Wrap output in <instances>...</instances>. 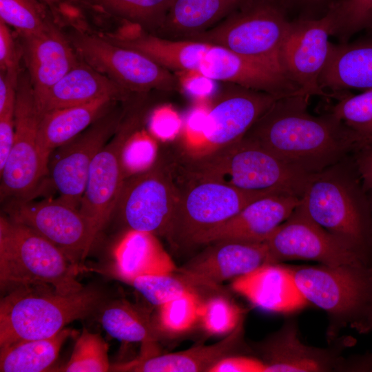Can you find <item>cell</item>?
I'll list each match as a JSON object with an SVG mask.
<instances>
[{
    "label": "cell",
    "mask_w": 372,
    "mask_h": 372,
    "mask_svg": "<svg viewBox=\"0 0 372 372\" xmlns=\"http://www.w3.org/2000/svg\"><path fill=\"white\" fill-rule=\"evenodd\" d=\"M265 242L270 263L302 260L325 265H369L344 242L315 222L302 201Z\"/></svg>",
    "instance_id": "12"
},
{
    "label": "cell",
    "mask_w": 372,
    "mask_h": 372,
    "mask_svg": "<svg viewBox=\"0 0 372 372\" xmlns=\"http://www.w3.org/2000/svg\"><path fill=\"white\" fill-rule=\"evenodd\" d=\"M371 207V235H372V194H368Z\"/></svg>",
    "instance_id": "50"
},
{
    "label": "cell",
    "mask_w": 372,
    "mask_h": 372,
    "mask_svg": "<svg viewBox=\"0 0 372 372\" xmlns=\"http://www.w3.org/2000/svg\"><path fill=\"white\" fill-rule=\"evenodd\" d=\"M302 3L307 4V5H318L320 3H322L324 2L326 0H299Z\"/></svg>",
    "instance_id": "49"
},
{
    "label": "cell",
    "mask_w": 372,
    "mask_h": 372,
    "mask_svg": "<svg viewBox=\"0 0 372 372\" xmlns=\"http://www.w3.org/2000/svg\"><path fill=\"white\" fill-rule=\"evenodd\" d=\"M301 294L328 314L329 335L351 327L372 307V265L289 267Z\"/></svg>",
    "instance_id": "7"
},
{
    "label": "cell",
    "mask_w": 372,
    "mask_h": 372,
    "mask_svg": "<svg viewBox=\"0 0 372 372\" xmlns=\"http://www.w3.org/2000/svg\"><path fill=\"white\" fill-rule=\"evenodd\" d=\"M149 274L136 277L127 283L153 305L161 304L188 291H196L179 274Z\"/></svg>",
    "instance_id": "38"
},
{
    "label": "cell",
    "mask_w": 372,
    "mask_h": 372,
    "mask_svg": "<svg viewBox=\"0 0 372 372\" xmlns=\"http://www.w3.org/2000/svg\"><path fill=\"white\" fill-rule=\"evenodd\" d=\"M115 101L110 97H102L85 104L43 114L38 131V145L43 156L49 161L55 149L86 130L104 114Z\"/></svg>",
    "instance_id": "28"
},
{
    "label": "cell",
    "mask_w": 372,
    "mask_h": 372,
    "mask_svg": "<svg viewBox=\"0 0 372 372\" xmlns=\"http://www.w3.org/2000/svg\"><path fill=\"white\" fill-rule=\"evenodd\" d=\"M120 120L117 113L107 111L86 130L51 153L48 175L60 198L79 207L91 164L117 131Z\"/></svg>",
    "instance_id": "17"
},
{
    "label": "cell",
    "mask_w": 372,
    "mask_h": 372,
    "mask_svg": "<svg viewBox=\"0 0 372 372\" xmlns=\"http://www.w3.org/2000/svg\"><path fill=\"white\" fill-rule=\"evenodd\" d=\"M177 272L192 287L214 289L269 262L265 242L224 240L208 244Z\"/></svg>",
    "instance_id": "19"
},
{
    "label": "cell",
    "mask_w": 372,
    "mask_h": 372,
    "mask_svg": "<svg viewBox=\"0 0 372 372\" xmlns=\"http://www.w3.org/2000/svg\"><path fill=\"white\" fill-rule=\"evenodd\" d=\"M208 372H265V365L258 358L231 355L216 362Z\"/></svg>",
    "instance_id": "45"
},
{
    "label": "cell",
    "mask_w": 372,
    "mask_h": 372,
    "mask_svg": "<svg viewBox=\"0 0 372 372\" xmlns=\"http://www.w3.org/2000/svg\"><path fill=\"white\" fill-rule=\"evenodd\" d=\"M331 35L344 43L354 34L372 30V0H338L330 4Z\"/></svg>",
    "instance_id": "33"
},
{
    "label": "cell",
    "mask_w": 372,
    "mask_h": 372,
    "mask_svg": "<svg viewBox=\"0 0 372 372\" xmlns=\"http://www.w3.org/2000/svg\"><path fill=\"white\" fill-rule=\"evenodd\" d=\"M179 196L169 171L151 166L125 179L116 209L130 230L166 236Z\"/></svg>",
    "instance_id": "14"
},
{
    "label": "cell",
    "mask_w": 372,
    "mask_h": 372,
    "mask_svg": "<svg viewBox=\"0 0 372 372\" xmlns=\"http://www.w3.org/2000/svg\"><path fill=\"white\" fill-rule=\"evenodd\" d=\"M242 320L241 309L227 298L215 296L200 303L198 322L209 335H227Z\"/></svg>",
    "instance_id": "39"
},
{
    "label": "cell",
    "mask_w": 372,
    "mask_h": 372,
    "mask_svg": "<svg viewBox=\"0 0 372 372\" xmlns=\"http://www.w3.org/2000/svg\"><path fill=\"white\" fill-rule=\"evenodd\" d=\"M231 289L254 306L269 312L289 314L309 303L299 291L289 267L265 263L231 282Z\"/></svg>",
    "instance_id": "23"
},
{
    "label": "cell",
    "mask_w": 372,
    "mask_h": 372,
    "mask_svg": "<svg viewBox=\"0 0 372 372\" xmlns=\"http://www.w3.org/2000/svg\"><path fill=\"white\" fill-rule=\"evenodd\" d=\"M138 122L135 116L120 125L91 164L79 209L93 242L116 208L127 177L123 151Z\"/></svg>",
    "instance_id": "13"
},
{
    "label": "cell",
    "mask_w": 372,
    "mask_h": 372,
    "mask_svg": "<svg viewBox=\"0 0 372 372\" xmlns=\"http://www.w3.org/2000/svg\"><path fill=\"white\" fill-rule=\"evenodd\" d=\"M187 175L241 190L289 194L302 199L312 174L285 162L256 142L244 136L207 154L192 157Z\"/></svg>",
    "instance_id": "4"
},
{
    "label": "cell",
    "mask_w": 372,
    "mask_h": 372,
    "mask_svg": "<svg viewBox=\"0 0 372 372\" xmlns=\"http://www.w3.org/2000/svg\"><path fill=\"white\" fill-rule=\"evenodd\" d=\"M41 114L27 72L20 74L16 93L14 138L0 171L1 200L22 198L33 192L48 173V161L38 145Z\"/></svg>",
    "instance_id": "9"
},
{
    "label": "cell",
    "mask_w": 372,
    "mask_h": 372,
    "mask_svg": "<svg viewBox=\"0 0 372 372\" xmlns=\"http://www.w3.org/2000/svg\"><path fill=\"white\" fill-rule=\"evenodd\" d=\"M246 0H172L162 21L172 32L191 35L205 31Z\"/></svg>",
    "instance_id": "29"
},
{
    "label": "cell",
    "mask_w": 372,
    "mask_h": 372,
    "mask_svg": "<svg viewBox=\"0 0 372 372\" xmlns=\"http://www.w3.org/2000/svg\"><path fill=\"white\" fill-rule=\"evenodd\" d=\"M279 98L268 92L233 84L209 105L196 143L202 147L192 157L207 154L242 138Z\"/></svg>",
    "instance_id": "18"
},
{
    "label": "cell",
    "mask_w": 372,
    "mask_h": 372,
    "mask_svg": "<svg viewBox=\"0 0 372 372\" xmlns=\"http://www.w3.org/2000/svg\"><path fill=\"white\" fill-rule=\"evenodd\" d=\"M38 1L43 3L44 4L50 7L57 6L61 1V0H38Z\"/></svg>",
    "instance_id": "48"
},
{
    "label": "cell",
    "mask_w": 372,
    "mask_h": 372,
    "mask_svg": "<svg viewBox=\"0 0 372 372\" xmlns=\"http://www.w3.org/2000/svg\"><path fill=\"white\" fill-rule=\"evenodd\" d=\"M152 131L159 138H174L181 130L183 121L180 114L170 106L157 109L151 118Z\"/></svg>",
    "instance_id": "43"
},
{
    "label": "cell",
    "mask_w": 372,
    "mask_h": 372,
    "mask_svg": "<svg viewBox=\"0 0 372 372\" xmlns=\"http://www.w3.org/2000/svg\"><path fill=\"white\" fill-rule=\"evenodd\" d=\"M16 99L0 107V171L10 155L14 138Z\"/></svg>",
    "instance_id": "44"
},
{
    "label": "cell",
    "mask_w": 372,
    "mask_h": 372,
    "mask_svg": "<svg viewBox=\"0 0 372 372\" xmlns=\"http://www.w3.org/2000/svg\"><path fill=\"white\" fill-rule=\"evenodd\" d=\"M78 265L59 248L25 225L0 218V286L1 289L44 285L63 293L83 287L77 280Z\"/></svg>",
    "instance_id": "6"
},
{
    "label": "cell",
    "mask_w": 372,
    "mask_h": 372,
    "mask_svg": "<svg viewBox=\"0 0 372 372\" xmlns=\"http://www.w3.org/2000/svg\"><path fill=\"white\" fill-rule=\"evenodd\" d=\"M116 276L128 282L145 275L177 272L178 268L154 234L130 230L114 254Z\"/></svg>",
    "instance_id": "27"
},
{
    "label": "cell",
    "mask_w": 372,
    "mask_h": 372,
    "mask_svg": "<svg viewBox=\"0 0 372 372\" xmlns=\"http://www.w3.org/2000/svg\"><path fill=\"white\" fill-rule=\"evenodd\" d=\"M243 320L222 340L210 344L158 355H145L129 362L116 364L110 369L133 372L209 371L221 359L232 355L242 342Z\"/></svg>",
    "instance_id": "24"
},
{
    "label": "cell",
    "mask_w": 372,
    "mask_h": 372,
    "mask_svg": "<svg viewBox=\"0 0 372 372\" xmlns=\"http://www.w3.org/2000/svg\"><path fill=\"white\" fill-rule=\"evenodd\" d=\"M351 327L360 333L372 331V307Z\"/></svg>",
    "instance_id": "47"
},
{
    "label": "cell",
    "mask_w": 372,
    "mask_h": 372,
    "mask_svg": "<svg viewBox=\"0 0 372 372\" xmlns=\"http://www.w3.org/2000/svg\"><path fill=\"white\" fill-rule=\"evenodd\" d=\"M8 213L10 218L56 245L75 264L85 258L94 243L79 207L60 197L37 202L14 198Z\"/></svg>",
    "instance_id": "16"
},
{
    "label": "cell",
    "mask_w": 372,
    "mask_h": 372,
    "mask_svg": "<svg viewBox=\"0 0 372 372\" xmlns=\"http://www.w3.org/2000/svg\"><path fill=\"white\" fill-rule=\"evenodd\" d=\"M269 194H275L247 192L213 181H194L180 192L166 237L176 247L192 245L200 234Z\"/></svg>",
    "instance_id": "10"
},
{
    "label": "cell",
    "mask_w": 372,
    "mask_h": 372,
    "mask_svg": "<svg viewBox=\"0 0 372 372\" xmlns=\"http://www.w3.org/2000/svg\"><path fill=\"white\" fill-rule=\"evenodd\" d=\"M0 19L20 37L37 34L52 21L48 19L46 5L38 0H0Z\"/></svg>",
    "instance_id": "34"
},
{
    "label": "cell",
    "mask_w": 372,
    "mask_h": 372,
    "mask_svg": "<svg viewBox=\"0 0 372 372\" xmlns=\"http://www.w3.org/2000/svg\"><path fill=\"white\" fill-rule=\"evenodd\" d=\"M289 22L275 1L259 0L218 26L186 38L222 45L282 74L279 54Z\"/></svg>",
    "instance_id": "8"
},
{
    "label": "cell",
    "mask_w": 372,
    "mask_h": 372,
    "mask_svg": "<svg viewBox=\"0 0 372 372\" xmlns=\"http://www.w3.org/2000/svg\"><path fill=\"white\" fill-rule=\"evenodd\" d=\"M110 366L107 342L99 334L83 329L76 340L69 361L60 371L106 372Z\"/></svg>",
    "instance_id": "35"
},
{
    "label": "cell",
    "mask_w": 372,
    "mask_h": 372,
    "mask_svg": "<svg viewBox=\"0 0 372 372\" xmlns=\"http://www.w3.org/2000/svg\"><path fill=\"white\" fill-rule=\"evenodd\" d=\"M73 331L64 328L53 336L25 340L0 348L1 372H41L48 370Z\"/></svg>",
    "instance_id": "30"
},
{
    "label": "cell",
    "mask_w": 372,
    "mask_h": 372,
    "mask_svg": "<svg viewBox=\"0 0 372 372\" xmlns=\"http://www.w3.org/2000/svg\"><path fill=\"white\" fill-rule=\"evenodd\" d=\"M141 25L163 21L172 0H76Z\"/></svg>",
    "instance_id": "32"
},
{
    "label": "cell",
    "mask_w": 372,
    "mask_h": 372,
    "mask_svg": "<svg viewBox=\"0 0 372 372\" xmlns=\"http://www.w3.org/2000/svg\"><path fill=\"white\" fill-rule=\"evenodd\" d=\"M109 40L147 56L167 70H194L216 81L227 82L278 96L302 92L284 75L220 45L192 39L171 40L146 34Z\"/></svg>",
    "instance_id": "2"
},
{
    "label": "cell",
    "mask_w": 372,
    "mask_h": 372,
    "mask_svg": "<svg viewBox=\"0 0 372 372\" xmlns=\"http://www.w3.org/2000/svg\"><path fill=\"white\" fill-rule=\"evenodd\" d=\"M346 346L319 348L303 343L296 320L282 327L260 346L265 372L352 371L351 364L341 355Z\"/></svg>",
    "instance_id": "20"
},
{
    "label": "cell",
    "mask_w": 372,
    "mask_h": 372,
    "mask_svg": "<svg viewBox=\"0 0 372 372\" xmlns=\"http://www.w3.org/2000/svg\"><path fill=\"white\" fill-rule=\"evenodd\" d=\"M22 56L8 25L0 19V70L18 82L20 76L19 61Z\"/></svg>",
    "instance_id": "40"
},
{
    "label": "cell",
    "mask_w": 372,
    "mask_h": 372,
    "mask_svg": "<svg viewBox=\"0 0 372 372\" xmlns=\"http://www.w3.org/2000/svg\"><path fill=\"white\" fill-rule=\"evenodd\" d=\"M106 332L117 340L127 342H142L153 347L156 340L148 316L125 300L115 301L106 307L100 316Z\"/></svg>",
    "instance_id": "31"
},
{
    "label": "cell",
    "mask_w": 372,
    "mask_h": 372,
    "mask_svg": "<svg viewBox=\"0 0 372 372\" xmlns=\"http://www.w3.org/2000/svg\"><path fill=\"white\" fill-rule=\"evenodd\" d=\"M70 41L83 61L128 92L171 90L176 78L169 70L136 50L116 45L104 36L75 30Z\"/></svg>",
    "instance_id": "11"
},
{
    "label": "cell",
    "mask_w": 372,
    "mask_h": 372,
    "mask_svg": "<svg viewBox=\"0 0 372 372\" xmlns=\"http://www.w3.org/2000/svg\"><path fill=\"white\" fill-rule=\"evenodd\" d=\"M20 37L37 105L48 91L80 62L79 55L53 21L37 34Z\"/></svg>",
    "instance_id": "22"
},
{
    "label": "cell",
    "mask_w": 372,
    "mask_h": 372,
    "mask_svg": "<svg viewBox=\"0 0 372 372\" xmlns=\"http://www.w3.org/2000/svg\"><path fill=\"white\" fill-rule=\"evenodd\" d=\"M302 203L315 222L372 265L370 203L351 155L312 174Z\"/></svg>",
    "instance_id": "3"
},
{
    "label": "cell",
    "mask_w": 372,
    "mask_h": 372,
    "mask_svg": "<svg viewBox=\"0 0 372 372\" xmlns=\"http://www.w3.org/2000/svg\"><path fill=\"white\" fill-rule=\"evenodd\" d=\"M320 85L324 92L371 90L372 35L351 43H331Z\"/></svg>",
    "instance_id": "26"
},
{
    "label": "cell",
    "mask_w": 372,
    "mask_h": 372,
    "mask_svg": "<svg viewBox=\"0 0 372 372\" xmlns=\"http://www.w3.org/2000/svg\"><path fill=\"white\" fill-rule=\"evenodd\" d=\"M310 96L296 94L278 99L245 136L308 174L346 158L358 148L355 133L331 112L314 116Z\"/></svg>",
    "instance_id": "1"
},
{
    "label": "cell",
    "mask_w": 372,
    "mask_h": 372,
    "mask_svg": "<svg viewBox=\"0 0 372 372\" xmlns=\"http://www.w3.org/2000/svg\"><path fill=\"white\" fill-rule=\"evenodd\" d=\"M176 80L182 90L189 96L207 101L217 90L216 81L194 70L176 72Z\"/></svg>",
    "instance_id": "42"
},
{
    "label": "cell",
    "mask_w": 372,
    "mask_h": 372,
    "mask_svg": "<svg viewBox=\"0 0 372 372\" xmlns=\"http://www.w3.org/2000/svg\"><path fill=\"white\" fill-rule=\"evenodd\" d=\"M127 92L82 61L48 91L37 107L42 116L52 110L85 104L102 97L123 99Z\"/></svg>",
    "instance_id": "25"
},
{
    "label": "cell",
    "mask_w": 372,
    "mask_h": 372,
    "mask_svg": "<svg viewBox=\"0 0 372 372\" xmlns=\"http://www.w3.org/2000/svg\"><path fill=\"white\" fill-rule=\"evenodd\" d=\"M351 156L364 190L372 194V142L360 146Z\"/></svg>",
    "instance_id": "46"
},
{
    "label": "cell",
    "mask_w": 372,
    "mask_h": 372,
    "mask_svg": "<svg viewBox=\"0 0 372 372\" xmlns=\"http://www.w3.org/2000/svg\"><path fill=\"white\" fill-rule=\"evenodd\" d=\"M128 144L137 152L136 154H126L123 151L126 172L136 174L150 167L156 154L153 141L146 136H138L134 132L129 138Z\"/></svg>",
    "instance_id": "41"
},
{
    "label": "cell",
    "mask_w": 372,
    "mask_h": 372,
    "mask_svg": "<svg viewBox=\"0 0 372 372\" xmlns=\"http://www.w3.org/2000/svg\"><path fill=\"white\" fill-rule=\"evenodd\" d=\"M103 299V293L92 287L69 293L44 285L11 289L0 302V347L53 336L88 316Z\"/></svg>",
    "instance_id": "5"
},
{
    "label": "cell",
    "mask_w": 372,
    "mask_h": 372,
    "mask_svg": "<svg viewBox=\"0 0 372 372\" xmlns=\"http://www.w3.org/2000/svg\"><path fill=\"white\" fill-rule=\"evenodd\" d=\"M200 303L196 291H191L161 304L158 316L160 329L172 335L189 331L199 320Z\"/></svg>",
    "instance_id": "37"
},
{
    "label": "cell",
    "mask_w": 372,
    "mask_h": 372,
    "mask_svg": "<svg viewBox=\"0 0 372 372\" xmlns=\"http://www.w3.org/2000/svg\"><path fill=\"white\" fill-rule=\"evenodd\" d=\"M332 16L289 22L279 54L282 74L304 94L329 96L320 85L331 42Z\"/></svg>",
    "instance_id": "15"
},
{
    "label": "cell",
    "mask_w": 372,
    "mask_h": 372,
    "mask_svg": "<svg viewBox=\"0 0 372 372\" xmlns=\"http://www.w3.org/2000/svg\"><path fill=\"white\" fill-rule=\"evenodd\" d=\"M289 194H269L250 203L236 214L198 236L193 245L224 240L265 242L301 203Z\"/></svg>",
    "instance_id": "21"
},
{
    "label": "cell",
    "mask_w": 372,
    "mask_h": 372,
    "mask_svg": "<svg viewBox=\"0 0 372 372\" xmlns=\"http://www.w3.org/2000/svg\"><path fill=\"white\" fill-rule=\"evenodd\" d=\"M372 142V136H370L367 138L366 143H371Z\"/></svg>",
    "instance_id": "51"
},
{
    "label": "cell",
    "mask_w": 372,
    "mask_h": 372,
    "mask_svg": "<svg viewBox=\"0 0 372 372\" xmlns=\"http://www.w3.org/2000/svg\"><path fill=\"white\" fill-rule=\"evenodd\" d=\"M331 112L355 133L358 138V148L372 136V89L356 95L346 94L332 107Z\"/></svg>",
    "instance_id": "36"
}]
</instances>
